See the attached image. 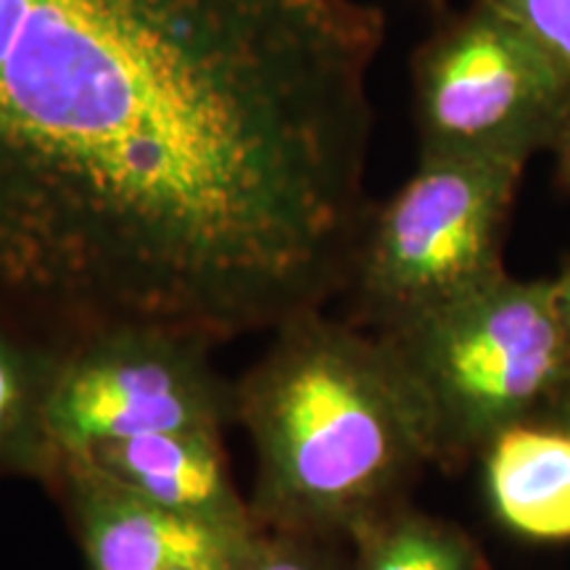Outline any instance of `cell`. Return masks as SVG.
<instances>
[{"label":"cell","mask_w":570,"mask_h":570,"mask_svg":"<svg viewBox=\"0 0 570 570\" xmlns=\"http://www.w3.org/2000/svg\"><path fill=\"white\" fill-rule=\"evenodd\" d=\"M348 547L352 570H491L473 533L412 502L367 523Z\"/></svg>","instance_id":"11"},{"label":"cell","mask_w":570,"mask_h":570,"mask_svg":"<svg viewBox=\"0 0 570 570\" xmlns=\"http://www.w3.org/2000/svg\"><path fill=\"white\" fill-rule=\"evenodd\" d=\"M383 35L365 0H0V312L217 346L327 309Z\"/></svg>","instance_id":"1"},{"label":"cell","mask_w":570,"mask_h":570,"mask_svg":"<svg viewBox=\"0 0 570 570\" xmlns=\"http://www.w3.org/2000/svg\"><path fill=\"white\" fill-rule=\"evenodd\" d=\"M246 370L238 417L254 446L259 531L352 541L412 502L431 444L402 367L377 333L327 309L277 325Z\"/></svg>","instance_id":"2"},{"label":"cell","mask_w":570,"mask_h":570,"mask_svg":"<svg viewBox=\"0 0 570 570\" xmlns=\"http://www.w3.org/2000/svg\"><path fill=\"white\" fill-rule=\"evenodd\" d=\"M173 570H188V568H173Z\"/></svg>","instance_id":"18"},{"label":"cell","mask_w":570,"mask_h":570,"mask_svg":"<svg viewBox=\"0 0 570 570\" xmlns=\"http://www.w3.org/2000/svg\"><path fill=\"white\" fill-rule=\"evenodd\" d=\"M531 423H547L570 433V375L566 377V383H562L552 402L547 404V410L537 420H531Z\"/></svg>","instance_id":"15"},{"label":"cell","mask_w":570,"mask_h":570,"mask_svg":"<svg viewBox=\"0 0 570 570\" xmlns=\"http://www.w3.org/2000/svg\"><path fill=\"white\" fill-rule=\"evenodd\" d=\"M523 175L502 164L417 159L394 194L370 204L338 296L341 317L391 333L508 273Z\"/></svg>","instance_id":"4"},{"label":"cell","mask_w":570,"mask_h":570,"mask_svg":"<svg viewBox=\"0 0 570 570\" xmlns=\"http://www.w3.org/2000/svg\"><path fill=\"white\" fill-rule=\"evenodd\" d=\"M550 283H552L554 309H558L562 333H566V341L570 346V259L558 269V275L550 277Z\"/></svg>","instance_id":"14"},{"label":"cell","mask_w":570,"mask_h":570,"mask_svg":"<svg viewBox=\"0 0 570 570\" xmlns=\"http://www.w3.org/2000/svg\"><path fill=\"white\" fill-rule=\"evenodd\" d=\"M212 348L161 325H111L56 341L48 391L56 460L154 433L227 431L238 391L214 367Z\"/></svg>","instance_id":"6"},{"label":"cell","mask_w":570,"mask_h":570,"mask_svg":"<svg viewBox=\"0 0 570 570\" xmlns=\"http://www.w3.org/2000/svg\"><path fill=\"white\" fill-rule=\"evenodd\" d=\"M552 156H554V175H558V183L570 194V111L566 122H562L558 140H554Z\"/></svg>","instance_id":"16"},{"label":"cell","mask_w":570,"mask_h":570,"mask_svg":"<svg viewBox=\"0 0 570 570\" xmlns=\"http://www.w3.org/2000/svg\"><path fill=\"white\" fill-rule=\"evenodd\" d=\"M56 341L0 312V475L35 479L46 487L56 468L48 436V391Z\"/></svg>","instance_id":"10"},{"label":"cell","mask_w":570,"mask_h":570,"mask_svg":"<svg viewBox=\"0 0 570 570\" xmlns=\"http://www.w3.org/2000/svg\"><path fill=\"white\" fill-rule=\"evenodd\" d=\"M487 508L502 529L531 541L570 539V433L520 423L475 460Z\"/></svg>","instance_id":"9"},{"label":"cell","mask_w":570,"mask_h":570,"mask_svg":"<svg viewBox=\"0 0 570 570\" xmlns=\"http://www.w3.org/2000/svg\"><path fill=\"white\" fill-rule=\"evenodd\" d=\"M235 570H352V547L312 533L256 531Z\"/></svg>","instance_id":"12"},{"label":"cell","mask_w":570,"mask_h":570,"mask_svg":"<svg viewBox=\"0 0 570 570\" xmlns=\"http://www.w3.org/2000/svg\"><path fill=\"white\" fill-rule=\"evenodd\" d=\"M425 3L431 6V9L436 11L439 17H441V13H446V11H449V9H446V0H425Z\"/></svg>","instance_id":"17"},{"label":"cell","mask_w":570,"mask_h":570,"mask_svg":"<svg viewBox=\"0 0 570 570\" xmlns=\"http://www.w3.org/2000/svg\"><path fill=\"white\" fill-rule=\"evenodd\" d=\"M570 69V0H481Z\"/></svg>","instance_id":"13"},{"label":"cell","mask_w":570,"mask_h":570,"mask_svg":"<svg viewBox=\"0 0 570 570\" xmlns=\"http://www.w3.org/2000/svg\"><path fill=\"white\" fill-rule=\"evenodd\" d=\"M67 512L88 570H235L254 533L180 518L67 454L46 483Z\"/></svg>","instance_id":"7"},{"label":"cell","mask_w":570,"mask_h":570,"mask_svg":"<svg viewBox=\"0 0 570 570\" xmlns=\"http://www.w3.org/2000/svg\"><path fill=\"white\" fill-rule=\"evenodd\" d=\"M377 336L407 377L433 468L446 473L473 465L508 428L537 420L570 375L550 277L504 273Z\"/></svg>","instance_id":"3"},{"label":"cell","mask_w":570,"mask_h":570,"mask_svg":"<svg viewBox=\"0 0 570 570\" xmlns=\"http://www.w3.org/2000/svg\"><path fill=\"white\" fill-rule=\"evenodd\" d=\"M410 71L417 159L525 169L570 111V69L481 0L441 13Z\"/></svg>","instance_id":"5"},{"label":"cell","mask_w":570,"mask_h":570,"mask_svg":"<svg viewBox=\"0 0 570 570\" xmlns=\"http://www.w3.org/2000/svg\"><path fill=\"white\" fill-rule=\"evenodd\" d=\"M77 458H85L119 487L175 515L230 533L259 531L248 499L235 487L225 431L196 428L154 433L111 441Z\"/></svg>","instance_id":"8"}]
</instances>
